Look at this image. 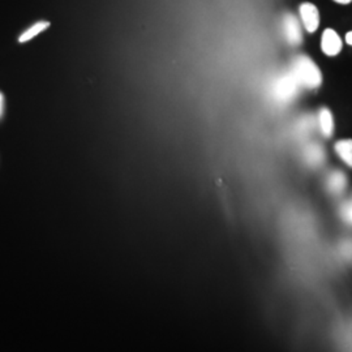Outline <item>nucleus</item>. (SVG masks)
<instances>
[{
    "mask_svg": "<svg viewBox=\"0 0 352 352\" xmlns=\"http://www.w3.org/2000/svg\"><path fill=\"white\" fill-rule=\"evenodd\" d=\"M289 72L295 77L300 88L318 89L322 84V74L315 62L307 55H298L289 63Z\"/></svg>",
    "mask_w": 352,
    "mask_h": 352,
    "instance_id": "nucleus-1",
    "label": "nucleus"
},
{
    "mask_svg": "<svg viewBox=\"0 0 352 352\" xmlns=\"http://www.w3.org/2000/svg\"><path fill=\"white\" fill-rule=\"evenodd\" d=\"M300 85L289 71L279 74L270 84V94L279 103L294 101L298 97Z\"/></svg>",
    "mask_w": 352,
    "mask_h": 352,
    "instance_id": "nucleus-2",
    "label": "nucleus"
},
{
    "mask_svg": "<svg viewBox=\"0 0 352 352\" xmlns=\"http://www.w3.org/2000/svg\"><path fill=\"white\" fill-rule=\"evenodd\" d=\"M280 24H282L283 36L286 38L289 45L294 46V47L302 45V26L299 24V20L292 13H285L283 17H282Z\"/></svg>",
    "mask_w": 352,
    "mask_h": 352,
    "instance_id": "nucleus-3",
    "label": "nucleus"
},
{
    "mask_svg": "<svg viewBox=\"0 0 352 352\" xmlns=\"http://www.w3.org/2000/svg\"><path fill=\"white\" fill-rule=\"evenodd\" d=\"M299 13L302 17V25L307 32L314 33L317 30L320 24V14L315 4L312 3H302L299 8Z\"/></svg>",
    "mask_w": 352,
    "mask_h": 352,
    "instance_id": "nucleus-4",
    "label": "nucleus"
},
{
    "mask_svg": "<svg viewBox=\"0 0 352 352\" xmlns=\"http://www.w3.org/2000/svg\"><path fill=\"white\" fill-rule=\"evenodd\" d=\"M321 49L327 56H336L342 50V41L333 29H327L324 32L321 39Z\"/></svg>",
    "mask_w": 352,
    "mask_h": 352,
    "instance_id": "nucleus-5",
    "label": "nucleus"
},
{
    "mask_svg": "<svg viewBox=\"0 0 352 352\" xmlns=\"http://www.w3.org/2000/svg\"><path fill=\"white\" fill-rule=\"evenodd\" d=\"M327 186L329 192L331 195L338 196L346 189L347 177L340 171H333V173H330L329 176H327Z\"/></svg>",
    "mask_w": 352,
    "mask_h": 352,
    "instance_id": "nucleus-6",
    "label": "nucleus"
},
{
    "mask_svg": "<svg viewBox=\"0 0 352 352\" xmlns=\"http://www.w3.org/2000/svg\"><path fill=\"white\" fill-rule=\"evenodd\" d=\"M304 158H305L307 164L312 167H317V166L324 164V161H325L324 148L320 146L318 144L308 145L304 151Z\"/></svg>",
    "mask_w": 352,
    "mask_h": 352,
    "instance_id": "nucleus-7",
    "label": "nucleus"
},
{
    "mask_svg": "<svg viewBox=\"0 0 352 352\" xmlns=\"http://www.w3.org/2000/svg\"><path fill=\"white\" fill-rule=\"evenodd\" d=\"M318 124L321 128V133L330 139L334 133V119H333V113H330V110H327V107L321 109L318 113Z\"/></svg>",
    "mask_w": 352,
    "mask_h": 352,
    "instance_id": "nucleus-8",
    "label": "nucleus"
},
{
    "mask_svg": "<svg viewBox=\"0 0 352 352\" xmlns=\"http://www.w3.org/2000/svg\"><path fill=\"white\" fill-rule=\"evenodd\" d=\"M334 151L344 164L352 167V140H340L336 142Z\"/></svg>",
    "mask_w": 352,
    "mask_h": 352,
    "instance_id": "nucleus-9",
    "label": "nucleus"
},
{
    "mask_svg": "<svg viewBox=\"0 0 352 352\" xmlns=\"http://www.w3.org/2000/svg\"><path fill=\"white\" fill-rule=\"evenodd\" d=\"M49 23H46V21H41V23H37V24H34V25L32 26L30 29H28L25 33H23L21 34V37L19 38V41L23 43V42H28V41H30L32 38L37 37L38 34L41 33V32H43L45 29H47L49 28Z\"/></svg>",
    "mask_w": 352,
    "mask_h": 352,
    "instance_id": "nucleus-10",
    "label": "nucleus"
},
{
    "mask_svg": "<svg viewBox=\"0 0 352 352\" xmlns=\"http://www.w3.org/2000/svg\"><path fill=\"white\" fill-rule=\"evenodd\" d=\"M340 217L347 225L352 226V201H346L342 204Z\"/></svg>",
    "mask_w": 352,
    "mask_h": 352,
    "instance_id": "nucleus-11",
    "label": "nucleus"
},
{
    "mask_svg": "<svg viewBox=\"0 0 352 352\" xmlns=\"http://www.w3.org/2000/svg\"><path fill=\"white\" fill-rule=\"evenodd\" d=\"M340 254L344 260L352 263V239L343 240L340 243Z\"/></svg>",
    "mask_w": 352,
    "mask_h": 352,
    "instance_id": "nucleus-12",
    "label": "nucleus"
},
{
    "mask_svg": "<svg viewBox=\"0 0 352 352\" xmlns=\"http://www.w3.org/2000/svg\"><path fill=\"white\" fill-rule=\"evenodd\" d=\"M3 106H4V98H3V94L0 93V118L3 115Z\"/></svg>",
    "mask_w": 352,
    "mask_h": 352,
    "instance_id": "nucleus-13",
    "label": "nucleus"
},
{
    "mask_svg": "<svg viewBox=\"0 0 352 352\" xmlns=\"http://www.w3.org/2000/svg\"><path fill=\"white\" fill-rule=\"evenodd\" d=\"M346 42H347L350 46H352V32L346 34Z\"/></svg>",
    "mask_w": 352,
    "mask_h": 352,
    "instance_id": "nucleus-14",
    "label": "nucleus"
},
{
    "mask_svg": "<svg viewBox=\"0 0 352 352\" xmlns=\"http://www.w3.org/2000/svg\"><path fill=\"white\" fill-rule=\"evenodd\" d=\"M334 1H337V3H340V4H350L352 0H334Z\"/></svg>",
    "mask_w": 352,
    "mask_h": 352,
    "instance_id": "nucleus-15",
    "label": "nucleus"
}]
</instances>
